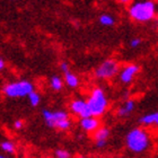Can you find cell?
I'll list each match as a JSON object with an SVG mask.
<instances>
[{
    "instance_id": "6da1fadb",
    "label": "cell",
    "mask_w": 158,
    "mask_h": 158,
    "mask_svg": "<svg viewBox=\"0 0 158 158\" xmlns=\"http://www.w3.org/2000/svg\"><path fill=\"white\" fill-rule=\"evenodd\" d=\"M129 16L137 23H147L157 15V5L154 0H141L131 3L129 7Z\"/></svg>"
},
{
    "instance_id": "7a4b0ae2",
    "label": "cell",
    "mask_w": 158,
    "mask_h": 158,
    "mask_svg": "<svg viewBox=\"0 0 158 158\" xmlns=\"http://www.w3.org/2000/svg\"><path fill=\"white\" fill-rule=\"evenodd\" d=\"M125 143L128 149H130L132 152L140 154L143 152L146 149H148L150 140H149L148 133L141 128L132 129L131 131L127 135Z\"/></svg>"
},
{
    "instance_id": "3957f363",
    "label": "cell",
    "mask_w": 158,
    "mask_h": 158,
    "mask_svg": "<svg viewBox=\"0 0 158 158\" xmlns=\"http://www.w3.org/2000/svg\"><path fill=\"white\" fill-rule=\"evenodd\" d=\"M42 116L49 128L66 131L71 127V120L69 114L64 111H50L44 109L42 110Z\"/></svg>"
},
{
    "instance_id": "277c9868",
    "label": "cell",
    "mask_w": 158,
    "mask_h": 158,
    "mask_svg": "<svg viewBox=\"0 0 158 158\" xmlns=\"http://www.w3.org/2000/svg\"><path fill=\"white\" fill-rule=\"evenodd\" d=\"M87 103L90 109L92 115L96 116V118L102 116L106 112L107 106H109V101L105 95V92L101 87H95L93 89L88 99H87Z\"/></svg>"
},
{
    "instance_id": "5b68a950",
    "label": "cell",
    "mask_w": 158,
    "mask_h": 158,
    "mask_svg": "<svg viewBox=\"0 0 158 158\" xmlns=\"http://www.w3.org/2000/svg\"><path fill=\"white\" fill-rule=\"evenodd\" d=\"M33 90H34L33 84L31 81H28V80H25V79L19 80V81L7 84L2 89L5 96L9 97V98L25 97V96L30 95Z\"/></svg>"
},
{
    "instance_id": "8992f818",
    "label": "cell",
    "mask_w": 158,
    "mask_h": 158,
    "mask_svg": "<svg viewBox=\"0 0 158 158\" xmlns=\"http://www.w3.org/2000/svg\"><path fill=\"white\" fill-rule=\"evenodd\" d=\"M120 70V64L116 60L107 59L95 69V77L98 79H111L116 76Z\"/></svg>"
},
{
    "instance_id": "52a82bcc",
    "label": "cell",
    "mask_w": 158,
    "mask_h": 158,
    "mask_svg": "<svg viewBox=\"0 0 158 158\" xmlns=\"http://www.w3.org/2000/svg\"><path fill=\"white\" fill-rule=\"evenodd\" d=\"M69 109L70 112L73 113V115L79 116L80 118L92 115L88 103H87V101H84V99H73V102L70 103Z\"/></svg>"
},
{
    "instance_id": "ba28073f",
    "label": "cell",
    "mask_w": 158,
    "mask_h": 158,
    "mask_svg": "<svg viewBox=\"0 0 158 158\" xmlns=\"http://www.w3.org/2000/svg\"><path fill=\"white\" fill-rule=\"evenodd\" d=\"M139 66L137 64H128V66H125L123 69L120 71L118 73V79H120V81L122 84H124V85H129V84H131L132 80L135 79V77L137 76V73H139Z\"/></svg>"
},
{
    "instance_id": "9c48e42d",
    "label": "cell",
    "mask_w": 158,
    "mask_h": 158,
    "mask_svg": "<svg viewBox=\"0 0 158 158\" xmlns=\"http://www.w3.org/2000/svg\"><path fill=\"white\" fill-rule=\"evenodd\" d=\"M110 135V130L105 127H99L95 132H94V141L97 148H103L105 147L107 139Z\"/></svg>"
},
{
    "instance_id": "30bf717a",
    "label": "cell",
    "mask_w": 158,
    "mask_h": 158,
    "mask_svg": "<svg viewBox=\"0 0 158 158\" xmlns=\"http://www.w3.org/2000/svg\"><path fill=\"white\" fill-rule=\"evenodd\" d=\"M79 124H80L82 130H85L86 132H95L99 128V121L94 115L80 118Z\"/></svg>"
},
{
    "instance_id": "8fae6325",
    "label": "cell",
    "mask_w": 158,
    "mask_h": 158,
    "mask_svg": "<svg viewBox=\"0 0 158 158\" xmlns=\"http://www.w3.org/2000/svg\"><path fill=\"white\" fill-rule=\"evenodd\" d=\"M135 107V101H133V99H128V101H125V102L118 109V111H116V115L120 116V118L128 116L129 114H131V113L133 112Z\"/></svg>"
},
{
    "instance_id": "7c38bea8",
    "label": "cell",
    "mask_w": 158,
    "mask_h": 158,
    "mask_svg": "<svg viewBox=\"0 0 158 158\" xmlns=\"http://www.w3.org/2000/svg\"><path fill=\"white\" fill-rule=\"evenodd\" d=\"M139 123L141 125H158V112L149 113L139 118Z\"/></svg>"
},
{
    "instance_id": "4fadbf2b",
    "label": "cell",
    "mask_w": 158,
    "mask_h": 158,
    "mask_svg": "<svg viewBox=\"0 0 158 158\" xmlns=\"http://www.w3.org/2000/svg\"><path fill=\"white\" fill-rule=\"evenodd\" d=\"M63 78H64V82L67 84V86H69L70 88H76L79 85V78L73 73L70 70L63 73Z\"/></svg>"
},
{
    "instance_id": "5bb4252c",
    "label": "cell",
    "mask_w": 158,
    "mask_h": 158,
    "mask_svg": "<svg viewBox=\"0 0 158 158\" xmlns=\"http://www.w3.org/2000/svg\"><path fill=\"white\" fill-rule=\"evenodd\" d=\"M50 86L53 90H61L63 87V80L59 76H52L50 78Z\"/></svg>"
},
{
    "instance_id": "9a60e30c",
    "label": "cell",
    "mask_w": 158,
    "mask_h": 158,
    "mask_svg": "<svg viewBox=\"0 0 158 158\" xmlns=\"http://www.w3.org/2000/svg\"><path fill=\"white\" fill-rule=\"evenodd\" d=\"M98 20L99 23H101V25H103V26H113L114 23H115L114 17L109 15V14H103V15H101Z\"/></svg>"
},
{
    "instance_id": "2e32d148",
    "label": "cell",
    "mask_w": 158,
    "mask_h": 158,
    "mask_svg": "<svg viewBox=\"0 0 158 158\" xmlns=\"http://www.w3.org/2000/svg\"><path fill=\"white\" fill-rule=\"evenodd\" d=\"M27 97H28V102H30V104L32 106H34V107L39 105L40 102H41V96H40V94H37L35 90H33Z\"/></svg>"
},
{
    "instance_id": "e0dca14e",
    "label": "cell",
    "mask_w": 158,
    "mask_h": 158,
    "mask_svg": "<svg viewBox=\"0 0 158 158\" xmlns=\"http://www.w3.org/2000/svg\"><path fill=\"white\" fill-rule=\"evenodd\" d=\"M1 150L5 152H8V154L15 152V145H14V142L9 141V140L2 141L1 142Z\"/></svg>"
},
{
    "instance_id": "ac0fdd59",
    "label": "cell",
    "mask_w": 158,
    "mask_h": 158,
    "mask_svg": "<svg viewBox=\"0 0 158 158\" xmlns=\"http://www.w3.org/2000/svg\"><path fill=\"white\" fill-rule=\"evenodd\" d=\"M54 157L56 158H71L70 152L66 149H56L54 152Z\"/></svg>"
},
{
    "instance_id": "d6986e66",
    "label": "cell",
    "mask_w": 158,
    "mask_h": 158,
    "mask_svg": "<svg viewBox=\"0 0 158 158\" xmlns=\"http://www.w3.org/2000/svg\"><path fill=\"white\" fill-rule=\"evenodd\" d=\"M140 44H141V39H139V37H135L130 41V48H132V49L138 48Z\"/></svg>"
},
{
    "instance_id": "ffe728a7",
    "label": "cell",
    "mask_w": 158,
    "mask_h": 158,
    "mask_svg": "<svg viewBox=\"0 0 158 158\" xmlns=\"http://www.w3.org/2000/svg\"><path fill=\"white\" fill-rule=\"evenodd\" d=\"M23 125H24V123H23V121H22V120H16V121L14 122V128L16 129V130H19V129H22V128H23Z\"/></svg>"
},
{
    "instance_id": "44dd1931",
    "label": "cell",
    "mask_w": 158,
    "mask_h": 158,
    "mask_svg": "<svg viewBox=\"0 0 158 158\" xmlns=\"http://www.w3.org/2000/svg\"><path fill=\"white\" fill-rule=\"evenodd\" d=\"M60 69H61V71H62V73H66V71L70 70L69 69V64H68L67 62H61V63H60Z\"/></svg>"
},
{
    "instance_id": "7402d4cb",
    "label": "cell",
    "mask_w": 158,
    "mask_h": 158,
    "mask_svg": "<svg viewBox=\"0 0 158 158\" xmlns=\"http://www.w3.org/2000/svg\"><path fill=\"white\" fill-rule=\"evenodd\" d=\"M3 68H5V60L1 58V59H0V70H2Z\"/></svg>"
},
{
    "instance_id": "603a6c76",
    "label": "cell",
    "mask_w": 158,
    "mask_h": 158,
    "mask_svg": "<svg viewBox=\"0 0 158 158\" xmlns=\"http://www.w3.org/2000/svg\"><path fill=\"white\" fill-rule=\"evenodd\" d=\"M118 1H120L121 3H129L131 0H118Z\"/></svg>"
},
{
    "instance_id": "cb8c5ba5",
    "label": "cell",
    "mask_w": 158,
    "mask_h": 158,
    "mask_svg": "<svg viewBox=\"0 0 158 158\" xmlns=\"http://www.w3.org/2000/svg\"><path fill=\"white\" fill-rule=\"evenodd\" d=\"M0 158H9V157H7V156H5V155H1L0 156Z\"/></svg>"
},
{
    "instance_id": "d4e9b609",
    "label": "cell",
    "mask_w": 158,
    "mask_h": 158,
    "mask_svg": "<svg viewBox=\"0 0 158 158\" xmlns=\"http://www.w3.org/2000/svg\"><path fill=\"white\" fill-rule=\"evenodd\" d=\"M78 158H85V157H84V156H79Z\"/></svg>"
},
{
    "instance_id": "484cf974",
    "label": "cell",
    "mask_w": 158,
    "mask_h": 158,
    "mask_svg": "<svg viewBox=\"0 0 158 158\" xmlns=\"http://www.w3.org/2000/svg\"><path fill=\"white\" fill-rule=\"evenodd\" d=\"M156 1H158V0H156Z\"/></svg>"
}]
</instances>
